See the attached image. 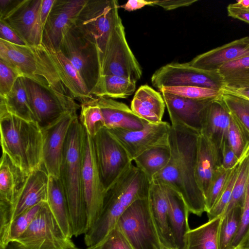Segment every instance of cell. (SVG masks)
I'll list each match as a JSON object with an SVG mask.
<instances>
[{"instance_id": "6da1fadb", "label": "cell", "mask_w": 249, "mask_h": 249, "mask_svg": "<svg viewBox=\"0 0 249 249\" xmlns=\"http://www.w3.org/2000/svg\"><path fill=\"white\" fill-rule=\"evenodd\" d=\"M200 133L199 130L182 124H171L169 136L171 158L167 166L152 179L178 193L189 212L199 216L206 212L205 197L196 177Z\"/></svg>"}, {"instance_id": "7a4b0ae2", "label": "cell", "mask_w": 249, "mask_h": 249, "mask_svg": "<svg viewBox=\"0 0 249 249\" xmlns=\"http://www.w3.org/2000/svg\"><path fill=\"white\" fill-rule=\"evenodd\" d=\"M150 182L135 165H130L106 191L100 216L84 234L87 247L101 241L134 201L148 197Z\"/></svg>"}, {"instance_id": "3957f363", "label": "cell", "mask_w": 249, "mask_h": 249, "mask_svg": "<svg viewBox=\"0 0 249 249\" xmlns=\"http://www.w3.org/2000/svg\"><path fill=\"white\" fill-rule=\"evenodd\" d=\"M86 130L77 116L65 142L60 179L66 194L73 235L85 234L88 216L82 181V162Z\"/></svg>"}, {"instance_id": "277c9868", "label": "cell", "mask_w": 249, "mask_h": 249, "mask_svg": "<svg viewBox=\"0 0 249 249\" xmlns=\"http://www.w3.org/2000/svg\"><path fill=\"white\" fill-rule=\"evenodd\" d=\"M0 132L2 153L26 175L42 164L43 133L37 122L0 109Z\"/></svg>"}, {"instance_id": "5b68a950", "label": "cell", "mask_w": 249, "mask_h": 249, "mask_svg": "<svg viewBox=\"0 0 249 249\" xmlns=\"http://www.w3.org/2000/svg\"><path fill=\"white\" fill-rule=\"evenodd\" d=\"M59 50L78 71L94 96L101 76L100 54L96 41L74 24L63 37Z\"/></svg>"}, {"instance_id": "8992f818", "label": "cell", "mask_w": 249, "mask_h": 249, "mask_svg": "<svg viewBox=\"0 0 249 249\" xmlns=\"http://www.w3.org/2000/svg\"><path fill=\"white\" fill-rule=\"evenodd\" d=\"M11 244L16 249L77 248L62 231L47 202L26 231Z\"/></svg>"}, {"instance_id": "52a82bcc", "label": "cell", "mask_w": 249, "mask_h": 249, "mask_svg": "<svg viewBox=\"0 0 249 249\" xmlns=\"http://www.w3.org/2000/svg\"><path fill=\"white\" fill-rule=\"evenodd\" d=\"M49 175L43 164L27 176L13 204L0 212V247L9 244L10 225L20 214L41 202H47Z\"/></svg>"}, {"instance_id": "ba28073f", "label": "cell", "mask_w": 249, "mask_h": 249, "mask_svg": "<svg viewBox=\"0 0 249 249\" xmlns=\"http://www.w3.org/2000/svg\"><path fill=\"white\" fill-rule=\"evenodd\" d=\"M116 0H87L75 25L96 42L101 61L111 32L121 19Z\"/></svg>"}, {"instance_id": "9c48e42d", "label": "cell", "mask_w": 249, "mask_h": 249, "mask_svg": "<svg viewBox=\"0 0 249 249\" xmlns=\"http://www.w3.org/2000/svg\"><path fill=\"white\" fill-rule=\"evenodd\" d=\"M133 249H160V242L151 214L148 197L134 201L116 224Z\"/></svg>"}, {"instance_id": "30bf717a", "label": "cell", "mask_w": 249, "mask_h": 249, "mask_svg": "<svg viewBox=\"0 0 249 249\" xmlns=\"http://www.w3.org/2000/svg\"><path fill=\"white\" fill-rule=\"evenodd\" d=\"M28 97L36 121L41 129L69 113H77L80 106L75 100L58 95L49 88L24 77Z\"/></svg>"}, {"instance_id": "8fae6325", "label": "cell", "mask_w": 249, "mask_h": 249, "mask_svg": "<svg viewBox=\"0 0 249 249\" xmlns=\"http://www.w3.org/2000/svg\"><path fill=\"white\" fill-rule=\"evenodd\" d=\"M102 181L107 191L133 163L128 154L106 128L92 138Z\"/></svg>"}, {"instance_id": "7c38bea8", "label": "cell", "mask_w": 249, "mask_h": 249, "mask_svg": "<svg viewBox=\"0 0 249 249\" xmlns=\"http://www.w3.org/2000/svg\"><path fill=\"white\" fill-rule=\"evenodd\" d=\"M142 74V69L128 45L120 19L111 32L102 60L101 76L115 75L137 82Z\"/></svg>"}, {"instance_id": "4fadbf2b", "label": "cell", "mask_w": 249, "mask_h": 249, "mask_svg": "<svg viewBox=\"0 0 249 249\" xmlns=\"http://www.w3.org/2000/svg\"><path fill=\"white\" fill-rule=\"evenodd\" d=\"M153 86L163 87L195 86L221 91L224 87L218 71H206L189 66L187 63H171L158 69L151 77Z\"/></svg>"}, {"instance_id": "5bb4252c", "label": "cell", "mask_w": 249, "mask_h": 249, "mask_svg": "<svg viewBox=\"0 0 249 249\" xmlns=\"http://www.w3.org/2000/svg\"><path fill=\"white\" fill-rule=\"evenodd\" d=\"M82 181L88 231L100 216L106 191L99 171L92 139L86 131L83 148Z\"/></svg>"}, {"instance_id": "9a60e30c", "label": "cell", "mask_w": 249, "mask_h": 249, "mask_svg": "<svg viewBox=\"0 0 249 249\" xmlns=\"http://www.w3.org/2000/svg\"><path fill=\"white\" fill-rule=\"evenodd\" d=\"M171 124L146 123L141 130L108 129L125 149L133 161L145 151L156 146L169 144Z\"/></svg>"}, {"instance_id": "2e32d148", "label": "cell", "mask_w": 249, "mask_h": 249, "mask_svg": "<svg viewBox=\"0 0 249 249\" xmlns=\"http://www.w3.org/2000/svg\"><path fill=\"white\" fill-rule=\"evenodd\" d=\"M42 0H20L18 5L0 20L12 28L28 46H37L42 41L40 21Z\"/></svg>"}, {"instance_id": "e0dca14e", "label": "cell", "mask_w": 249, "mask_h": 249, "mask_svg": "<svg viewBox=\"0 0 249 249\" xmlns=\"http://www.w3.org/2000/svg\"><path fill=\"white\" fill-rule=\"evenodd\" d=\"M77 113H69L42 129L43 137L42 164L48 175L60 177L65 142Z\"/></svg>"}, {"instance_id": "ac0fdd59", "label": "cell", "mask_w": 249, "mask_h": 249, "mask_svg": "<svg viewBox=\"0 0 249 249\" xmlns=\"http://www.w3.org/2000/svg\"><path fill=\"white\" fill-rule=\"evenodd\" d=\"M87 0H55L45 25L43 37L59 49L66 34L73 26Z\"/></svg>"}, {"instance_id": "d6986e66", "label": "cell", "mask_w": 249, "mask_h": 249, "mask_svg": "<svg viewBox=\"0 0 249 249\" xmlns=\"http://www.w3.org/2000/svg\"><path fill=\"white\" fill-rule=\"evenodd\" d=\"M43 45L60 82L75 100L81 104L92 99L84 82L76 69L60 50L55 49L47 39L42 38Z\"/></svg>"}, {"instance_id": "ffe728a7", "label": "cell", "mask_w": 249, "mask_h": 249, "mask_svg": "<svg viewBox=\"0 0 249 249\" xmlns=\"http://www.w3.org/2000/svg\"><path fill=\"white\" fill-rule=\"evenodd\" d=\"M160 91L164 101L171 124H182L200 131L203 113L214 99L194 100Z\"/></svg>"}, {"instance_id": "44dd1931", "label": "cell", "mask_w": 249, "mask_h": 249, "mask_svg": "<svg viewBox=\"0 0 249 249\" xmlns=\"http://www.w3.org/2000/svg\"><path fill=\"white\" fill-rule=\"evenodd\" d=\"M248 56L249 36H246L200 54L187 63L196 69L216 71L225 63Z\"/></svg>"}, {"instance_id": "7402d4cb", "label": "cell", "mask_w": 249, "mask_h": 249, "mask_svg": "<svg viewBox=\"0 0 249 249\" xmlns=\"http://www.w3.org/2000/svg\"><path fill=\"white\" fill-rule=\"evenodd\" d=\"M148 200L149 209L161 245L176 249L169 221V204L164 185L156 180L150 182Z\"/></svg>"}, {"instance_id": "603a6c76", "label": "cell", "mask_w": 249, "mask_h": 249, "mask_svg": "<svg viewBox=\"0 0 249 249\" xmlns=\"http://www.w3.org/2000/svg\"><path fill=\"white\" fill-rule=\"evenodd\" d=\"M94 101L102 111L106 128L108 129L139 130L142 129L147 123L123 103L104 97H95Z\"/></svg>"}, {"instance_id": "cb8c5ba5", "label": "cell", "mask_w": 249, "mask_h": 249, "mask_svg": "<svg viewBox=\"0 0 249 249\" xmlns=\"http://www.w3.org/2000/svg\"><path fill=\"white\" fill-rule=\"evenodd\" d=\"M0 58L15 68L22 77L49 88L47 82L38 75L36 58L30 46L12 44L0 38Z\"/></svg>"}, {"instance_id": "d4e9b609", "label": "cell", "mask_w": 249, "mask_h": 249, "mask_svg": "<svg viewBox=\"0 0 249 249\" xmlns=\"http://www.w3.org/2000/svg\"><path fill=\"white\" fill-rule=\"evenodd\" d=\"M220 96L213 100L205 109L200 132L210 139L221 151L223 144L227 141L231 117Z\"/></svg>"}, {"instance_id": "484cf974", "label": "cell", "mask_w": 249, "mask_h": 249, "mask_svg": "<svg viewBox=\"0 0 249 249\" xmlns=\"http://www.w3.org/2000/svg\"><path fill=\"white\" fill-rule=\"evenodd\" d=\"M221 163L220 150L210 139L200 133L197 142L196 177L204 197L215 171Z\"/></svg>"}, {"instance_id": "4316f807", "label": "cell", "mask_w": 249, "mask_h": 249, "mask_svg": "<svg viewBox=\"0 0 249 249\" xmlns=\"http://www.w3.org/2000/svg\"><path fill=\"white\" fill-rule=\"evenodd\" d=\"M165 104L161 94L147 85L136 91L130 108L141 119L151 124L162 122Z\"/></svg>"}, {"instance_id": "83f0119b", "label": "cell", "mask_w": 249, "mask_h": 249, "mask_svg": "<svg viewBox=\"0 0 249 249\" xmlns=\"http://www.w3.org/2000/svg\"><path fill=\"white\" fill-rule=\"evenodd\" d=\"M163 185L168 200L169 224L176 249H185L186 237L190 230L188 208L178 193L170 187Z\"/></svg>"}, {"instance_id": "f1b7e54d", "label": "cell", "mask_w": 249, "mask_h": 249, "mask_svg": "<svg viewBox=\"0 0 249 249\" xmlns=\"http://www.w3.org/2000/svg\"><path fill=\"white\" fill-rule=\"evenodd\" d=\"M28 175L15 165L2 153L0 163V212L13 204Z\"/></svg>"}, {"instance_id": "f546056e", "label": "cell", "mask_w": 249, "mask_h": 249, "mask_svg": "<svg viewBox=\"0 0 249 249\" xmlns=\"http://www.w3.org/2000/svg\"><path fill=\"white\" fill-rule=\"evenodd\" d=\"M47 203L65 235L73 236L66 194L59 178L49 176Z\"/></svg>"}, {"instance_id": "4dcf8cb0", "label": "cell", "mask_w": 249, "mask_h": 249, "mask_svg": "<svg viewBox=\"0 0 249 249\" xmlns=\"http://www.w3.org/2000/svg\"><path fill=\"white\" fill-rule=\"evenodd\" d=\"M0 109L23 120L36 122L26 89L24 77H19L11 90L0 96Z\"/></svg>"}, {"instance_id": "1f68e13d", "label": "cell", "mask_w": 249, "mask_h": 249, "mask_svg": "<svg viewBox=\"0 0 249 249\" xmlns=\"http://www.w3.org/2000/svg\"><path fill=\"white\" fill-rule=\"evenodd\" d=\"M221 219L219 216L188 231L185 249H219L218 230Z\"/></svg>"}, {"instance_id": "d6a6232c", "label": "cell", "mask_w": 249, "mask_h": 249, "mask_svg": "<svg viewBox=\"0 0 249 249\" xmlns=\"http://www.w3.org/2000/svg\"><path fill=\"white\" fill-rule=\"evenodd\" d=\"M171 156L168 144L153 147L142 153L133 161L135 165L151 181L167 166Z\"/></svg>"}, {"instance_id": "836d02e7", "label": "cell", "mask_w": 249, "mask_h": 249, "mask_svg": "<svg viewBox=\"0 0 249 249\" xmlns=\"http://www.w3.org/2000/svg\"><path fill=\"white\" fill-rule=\"evenodd\" d=\"M136 83L130 79L118 75H102L94 96L126 98L134 92Z\"/></svg>"}, {"instance_id": "e575fe53", "label": "cell", "mask_w": 249, "mask_h": 249, "mask_svg": "<svg viewBox=\"0 0 249 249\" xmlns=\"http://www.w3.org/2000/svg\"><path fill=\"white\" fill-rule=\"evenodd\" d=\"M218 72L223 79L224 88H249V56L222 65Z\"/></svg>"}, {"instance_id": "d590c367", "label": "cell", "mask_w": 249, "mask_h": 249, "mask_svg": "<svg viewBox=\"0 0 249 249\" xmlns=\"http://www.w3.org/2000/svg\"><path fill=\"white\" fill-rule=\"evenodd\" d=\"M221 91L220 97L224 106L249 141V101L238 96Z\"/></svg>"}, {"instance_id": "8d00e7d4", "label": "cell", "mask_w": 249, "mask_h": 249, "mask_svg": "<svg viewBox=\"0 0 249 249\" xmlns=\"http://www.w3.org/2000/svg\"><path fill=\"white\" fill-rule=\"evenodd\" d=\"M242 207H236L221 215L218 230L219 249H232V243L239 228Z\"/></svg>"}, {"instance_id": "74e56055", "label": "cell", "mask_w": 249, "mask_h": 249, "mask_svg": "<svg viewBox=\"0 0 249 249\" xmlns=\"http://www.w3.org/2000/svg\"><path fill=\"white\" fill-rule=\"evenodd\" d=\"M81 104L79 119L86 132L94 137L102 129L106 128L105 120L102 111L94 101Z\"/></svg>"}, {"instance_id": "f35d334b", "label": "cell", "mask_w": 249, "mask_h": 249, "mask_svg": "<svg viewBox=\"0 0 249 249\" xmlns=\"http://www.w3.org/2000/svg\"><path fill=\"white\" fill-rule=\"evenodd\" d=\"M232 168L226 169L220 165L215 171L205 196L206 213L212 208L220 195Z\"/></svg>"}, {"instance_id": "ab89813d", "label": "cell", "mask_w": 249, "mask_h": 249, "mask_svg": "<svg viewBox=\"0 0 249 249\" xmlns=\"http://www.w3.org/2000/svg\"><path fill=\"white\" fill-rule=\"evenodd\" d=\"M249 173V154L242 163L230 201L223 214L236 207L242 206Z\"/></svg>"}, {"instance_id": "60d3db41", "label": "cell", "mask_w": 249, "mask_h": 249, "mask_svg": "<svg viewBox=\"0 0 249 249\" xmlns=\"http://www.w3.org/2000/svg\"><path fill=\"white\" fill-rule=\"evenodd\" d=\"M159 90H163L184 98L194 100L215 99L220 96L221 92L209 88L195 86L163 87Z\"/></svg>"}, {"instance_id": "b9f144b4", "label": "cell", "mask_w": 249, "mask_h": 249, "mask_svg": "<svg viewBox=\"0 0 249 249\" xmlns=\"http://www.w3.org/2000/svg\"><path fill=\"white\" fill-rule=\"evenodd\" d=\"M45 202H41L17 217L9 231L10 244L19 237L29 228Z\"/></svg>"}, {"instance_id": "7bdbcfd3", "label": "cell", "mask_w": 249, "mask_h": 249, "mask_svg": "<svg viewBox=\"0 0 249 249\" xmlns=\"http://www.w3.org/2000/svg\"><path fill=\"white\" fill-rule=\"evenodd\" d=\"M249 236V173L242 206L241 221L237 233L232 243V249L241 248Z\"/></svg>"}, {"instance_id": "ee69618b", "label": "cell", "mask_w": 249, "mask_h": 249, "mask_svg": "<svg viewBox=\"0 0 249 249\" xmlns=\"http://www.w3.org/2000/svg\"><path fill=\"white\" fill-rule=\"evenodd\" d=\"M87 249H133L119 228L115 227L99 243Z\"/></svg>"}, {"instance_id": "f6af8a7d", "label": "cell", "mask_w": 249, "mask_h": 249, "mask_svg": "<svg viewBox=\"0 0 249 249\" xmlns=\"http://www.w3.org/2000/svg\"><path fill=\"white\" fill-rule=\"evenodd\" d=\"M227 141L231 148L239 159L249 142V141L239 126L231 117Z\"/></svg>"}, {"instance_id": "bcb514c9", "label": "cell", "mask_w": 249, "mask_h": 249, "mask_svg": "<svg viewBox=\"0 0 249 249\" xmlns=\"http://www.w3.org/2000/svg\"><path fill=\"white\" fill-rule=\"evenodd\" d=\"M20 77L22 76L15 68L0 58V96L7 95Z\"/></svg>"}, {"instance_id": "7dc6e473", "label": "cell", "mask_w": 249, "mask_h": 249, "mask_svg": "<svg viewBox=\"0 0 249 249\" xmlns=\"http://www.w3.org/2000/svg\"><path fill=\"white\" fill-rule=\"evenodd\" d=\"M0 38L12 44L27 45L15 30L2 20H0Z\"/></svg>"}, {"instance_id": "c3c4849f", "label": "cell", "mask_w": 249, "mask_h": 249, "mask_svg": "<svg viewBox=\"0 0 249 249\" xmlns=\"http://www.w3.org/2000/svg\"><path fill=\"white\" fill-rule=\"evenodd\" d=\"M221 165L226 169L232 168L237 163L239 158L230 146L228 141L223 144L221 149Z\"/></svg>"}, {"instance_id": "681fc988", "label": "cell", "mask_w": 249, "mask_h": 249, "mask_svg": "<svg viewBox=\"0 0 249 249\" xmlns=\"http://www.w3.org/2000/svg\"><path fill=\"white\" fill-rule=\"evenodd\" d=\"M197 1V0H153V5H158L166 10H171L190 6Z\"/></svg>"}, {"instance_id": "f907efd6", "label": "cell", "mask_w": 249, "mask_h": 249, "mask_svg": "<svg viewBox=\"0 0 249 249\" xmlns=\"http://www.w3.org/2000/svg\"><path fill=\"white\" fill-rule=\"evenodd\" d=\"M227 10L228 16L249 24V9L236 7L231 3Z\"/></svg>"}, {"instance_id": "816d5d0a", "label": "cell", "mask_w": 249, "mask_h": 249, "mask_svg": "<svg viewBox=\"0 0 249 249\" xmlns=\"http://www.w3.org/2000/svg\"><path fill=\"white\" fill-rule=\"evenodd\" d=\"M55 0H42L40 17L41 23L43 30Z\"/></svg>"}, {"instance_id": "f5cc1de1", "label": "cell", "mask_w": 249, "mask_h": 249, "mask_svg": "<svg viewBox=\"0 0 249 249\" xmlns=\"http://www.w3.org/2000/svg\"><path fill=\"white\" fill-rule=\"evenodd\" d=\"M146 5H153V0H129L120 7L127 11L140 9Z\"/></svg>"}, {"instance_id": "db71d44e", "label": "cell", "mask_w": 249, "mask_h": 249, "mask_svg": "<svg viewBox=\"0 0 249 249\" xmlns=\"http://www.w3.org/2000/svg\"><path fill=\"white\" fill-rule=\"evenodd\" d=\"M19 1L20 0H0V18L11 12Z\"/></svg>"}, {"instance_id": "11a10c76", "label": "cell", "mask_w": 249, "mask_h": 249, "mask_svg": "<svg viewBox=\"0 0 249 249\" xmlns=\"http://www.w3.org/2000/svg\"><path fill=\"white\" fill-rule=\"evenodd\" d=\"M221 90L238 96L249 101V88L238 89L224 88Z\"/></svg>"}, {"instance_id": "9f6ffc18", "label": "cell", "mask_w": 249, "mask_h": 249, "mask_svg": "<svg viewBox=\"0 0 249 249\" xmlns=\"http://www.w3.org/2000/svg\"><path fill=\"white\" fill-rule=\"evenodd\" d=\"M232 4L236 7L249 9V0H238Z\"/></svg>"}, {"instance_id": "6f0895ef", "label": "cell", "mask_w": 249, "mask_h": 249, "mask_svg": "<svg viewBox=\"0 0 249 249\" xmlns=\"http://www.w3.org/2000/svg\"><path fill=\"white\" fill-rule=\"evenodd\" d=\"M240 248H242L243 249H249V236L242 246Z\"/></svg>"}, {"instance_id": "680465c9", "label": "cell", "mask_w": 249, "mask_h": 249, "mask_svg": "<svg viewBox=\"0 0 249 249\" xmlns=\"http://www.w3.org/2000/svg\"><path fill=\"white\" fill-rule=\"evenodd\" d=\"M8 247L10 249H16L13 245L12 244H10L9 245H8ZM76 249H80L79 248H77Z\"/></svg>"}, {"instance_id": "91938a15", "label": "cell", "mask_w": 249, "mask_h": 249, "mask_svg": "<svg viewBox=\"0 0 249 249\" xmlns=\"http://www.w3.org/2000/svg\"><path fill=\"white\" fill-rule=\"evenodd\" d=\"M160 249H175L167 248V247H165L161 245Z\"/></svg>"}, {"instance_id": "94428289", "label": "cell", "mask_w": 249, "mask_h": 249, "mask_svg": "<svg viewBox=\"0 0 249 249\" xmlns=\"http://www.w3.org/2000/svg\"><path fill=\"white\" fill-rule=\"evenodd\" d=\"M0 249H10L8 246L5 248L0 247Z\"/></svg>"}, {"instance_id": "6125c7cd", "label": "cell", "mask_w": 249, "mask_h": 249, "mask_svg": "<svg viewBox=\"0 0 249 249\" xmlns=\"http://www.w3.org/2000/svg\"><path fill=\"white\" fill-rule=\"evenodd\" d=\"M243 249L242 248H238V249Z\"/></svg>"}]
</instances>
